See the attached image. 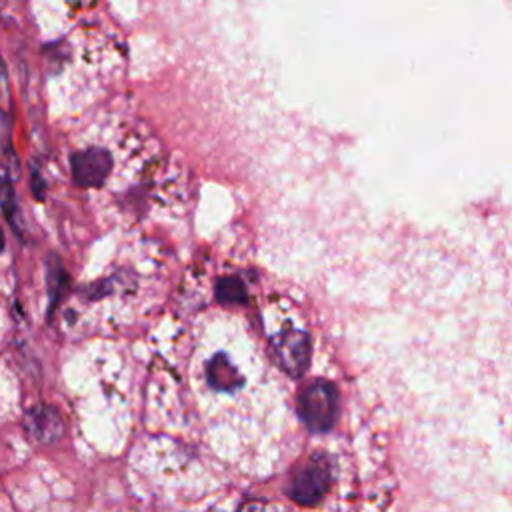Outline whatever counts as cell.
<instances>
[{"mask_svg":"<svg viewBox=\"0 0 512 512\" xmlns=\"http://www.w3.org/2000/svg\"><path fill=\"white\" fill-rule=\"evenodd\" d=\"M70 168H72V178L78 186L94 188V186H100L110 174L112 158L104 148L92 146L72 154Z\"/></svg>","mask_w":512,"mask_h":512,"instance_id":"4","label":"cell"},{"mask_svg":"<svg viewBox=\"0 0 512 512\" xmlns=\"http://www.w3.org/2000/svg\"><path fill=\"white\" fill-rule=\"evenodd\" d=\"M22 426L28 436L44 446L58 442L64 434V420L54 406L36 404L24 412Z\"/></svg>","mask_w":512,"mask_h":512,"instance_id":"5","label":"cell"},{"mask_svg":"<svg viewBox=\"0 0 512 512\" xmlns=\"http://www.w3.org/2000/svg\"><path fill=\"white\" fill-rule=\"evenodd\" d=\"M4 250V232H2V228H0V252Z\"/></svg>","mask_w":512,"mask_h":512,"instance_id":"8","label":"cell"},{"mask_svg":"<svg viewBox=\"0 0 512 512\" xmlns=\"http://www.w3.org/2000/svg\"><path fill=\"white\" fill-rule=\"evenodd\" d=\"M332 482V466L326 456H314L310 462L302 464L296 474L292 476L290 484V498L298 504L312 506L316 504Z\"/></svg>","mask_w":512,"mask_h":512,"instance_id":"2","label":"cell"},{"mask_svg":"<svg viewBox=\"0 0 512 512\" xmlns=\"http://www.w3.org/2000/svg\"><path fill=\"white\" fill-rule=\"evenodd\" d=\"M216 296H218V300L224 302V304H240V302L246 300V288H244V284H242L238 278L228 276V278H224V280L218 284Z\"/></svg>","mask_w":512,"mask_h":512,"instance_id":"7","label":"cell"},{"mask_svg":"<svg viewBox=\"0 0 512 512\" xmlns=\"http://www.w3.org/2000/svg\"><path fill=\"white\" fill-rule=\"evenodd\" d=\"M272 354L276 362L294 378H300L310 362V340L308 334L296 328L278 332L272 338Z\"/></svg>","mask_w":512,"mask_h":512,"instance_id":"3","label":"cell"},{"mask_svg":"<svg viewBox=\"0 0 512 512\" xmlns=\"http://www.w3.org/2000/svg\"><path fill=\"white\" fill-rule=\"evenodd\" d=\"M208 384L216 390H234L242 384V376L224 354H218L208 362Z\"/></svg>","mask_w":512,"mask_h":512,"instance_id":"6","label":"cell"},{"mask_svg":"<svg viewBox=\"0 0 512 512\" xmlns=\"http://www.w3.org/2000/svg\"><path fill=\"white\" fill-rule=\"evenodd\" d=\"M298 416L310 432H328L338 414V392L328 380H314L298 394Z\"/></svg>","mask_w":512,"mask_h":512,"instance_id":"1","label":"cell"}]
</instances>
